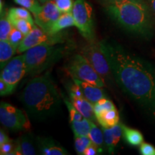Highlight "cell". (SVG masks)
<instances>
[{"mask_svg":"<svg viewBox=\"0 0 155 155\" xmlns=\"http://www.w3.org/2000/svg\"><path fill=\"white\" fill-rule=\"evenodd\" d=\"M149 5H150V9L153 14L155 16V0H149Z\"/></svg>","mask_w":155,"mask_h":155,"instance_id":"cell-36","label":"cell"},{"mask_svg":"<svg viewBox=\"0 0 155 155\" xmlns=\"http://www.w3.org/2000/svg\"><path fill=\"white\" fill-rule=\"evenodd\" d=\"M62 12L59 10L53 0L47 2L42 5L41 10L33 15L35 24L48 32L50 27L59 18Z\"/></svg>","mask_w":155,"mask_h":155,"instance_id":"cell-11","label":"cell"},{"mask_svg":"<svg viewBox=\"0 0 155 155\" xmlns=\"http://www.w3.org/2000/svg\"><path fill=\"white\" fill-rule=\"evenodd\" d=\"M8 17V16H7ZM9 20L10 21V22L12 25V26L14 28H17V30L22 32L23 35L25 36H26L31 30H32V28H34L33 26L30 22H28V20L24 19H19V18H14V17H9Z\"/></svg>","mask_w":155,"mask_h":155,"instance_id":"cell-25","label":"cell"},{"mask_svg":"<svg viewBox=\"0 0 155 155\" xmlns=\"http://www.w3.org/2000/svg\"><path fill=\"white\" fill-rule=\"evenodd\" d=\"M69 96L73 106L82 114L83 117L94 123L97 121L94 113V104L88 101L84 97H78L73 94H69Z\"/></svg>","mask_w":155,"mask_h":155,"instance_id":"cell-16","label":"cell"},{"mask_svg":"<svg viewBox=\"0 0 155 155\" xmlns=\"http://www.w3.org/2000/svg\"><path fill=\"white\" fill-rule=\"evenodd\" d=\"M13 91H14V90L3 79L0 78V95H1V96L10 95L12 94Z\"/></svg>","mask_w":155,"mask_h":155,"instance_id":"cell-33","label":"cell"},{"mask_svg":"<svg viewBox=\"0 0 155 155\" xmlns=\"http://www.w3.org/2000/svg\"><path fill=\"white\" fill-rule=\"evenodd\" d=\"M7 16L14 18L24 19L30 22L33 26L35 25V19L31 16L30 12L25 7H12L7 11Z\"/></svg>","mask_w":155,"mask_h":155,"instance_id":"cell-23","label":"cell"},{"mask_svg":"<svg viewBox=\"0 0 155 155\" xmlns=\"http://www.w3.org/2000/svg\"><path fill=\"white\" fill-rule=\"evenodd\" d=\"M19 5L28 9L33 15L38 14L41 10L42 5L38 0H14Z\"/></svg>","mask_w":155,"mask_h":155,"instance_id":"cell-27","label":"cell"},{"mask_svg":"<svg viewBox=\"0 0 155 155\" xmlns=\"http://www.w3.org/2000/svg\"><path fill=\"white\" fill-rule=\"evenodd\" d=\"M16 147L12 155H35L38 154V149L35 140L31 133H26L21 136L15 142Z\"/></svg>","mask_w":155,"mask_h":155,"instance_id":"cell-12","label":"cell"},{"mask_svg":"<svg viewBox=\"0 0 155 155\" xmlns=\"http://www.w3.org/2000/svg\"><path fill=\"white\" fill-rule=\"evenodd\" d=\"M73 80L80 86L85 98H86L93 104H96L102 98H106V95L102 89L103 88L81 80H78L76 78H73Z\"/></svg>","mask_w":155,"mask_h":155,"instance_id":"cell-15","label":"cell"},{"mask_svg":"<svg viewBox=\"0 0 155 155\" xmlns=\"http://www.w3.org/2000/svg\"><path fill=\"white\" fill-rule=\"evenodd\" d=\"M17 48H15L8 40H0V68L1 70L12 60L17 53Z\"/></svg>","mask_w":155,"mask_h":155,"instance_id":"cell-19","label":"cell"},{"mask_svg":"<svg viewBox=\"0 0 155 155\" xmlns=\"http://www.w3.org/2000/svg\"><path fill=\"white\" fill-rule=\"evenodd\" d=\"M75 26L88 42H95L94 17L91 5L86 0H75L72 9Z\"/></svg>","mask_w":155,"mask_h":155,"instance_id":"cell-6","label":"cell"},{"mask_svg":"<svg viewBox=\"0 0 155 155\" xmlns=\"http://www.w3.org/2000/svg\"><path fill=\"white\" fill-rule=\"evenodd\" d=\"M101 2H103L104 3H106V2H109V1H111V0H101Z\"/></svg>","mask_w":155,"mask_h":155,"instance_id":"cell-38","label":"cell"},{"mask_svg":"<svg viewBox=\"0 0 155 155\" xmlns=\"http://www.w3.org/2000/svg\"><path fill=\"white\" fill-rule=\"evenodd\" d=\"M123 138L129 145L133 147L140 146L144 142V137L140 131L124 125Z\"/></svg>","mask_w":155,"mask_h":155,"instance_id":"cell-20","label":"cell"},{"mask_svg":"<svg viewBox=\"0 0 155 155\" xmlns=\"http://www.w3.org/2000/svg\"><path fill=\"white\" fill-rule=\"evenodd\" d=\"M88 137L91 140L93 144L98 149L101 154H102V152H104V148L105 147L104 133H103V130L97 127L94 122H93L92 124V127L90 132H89Z\"/></svg>","mask_w":155,"mask_h":155,"instance_id":"cell-22","label":"cell"},{"mask_svg":"<svg viewBox=\"0 0 155 155\" xmlns=\"http://www.w3.org/2000/svg\"><path fill=\"white\" fill-rule=\"evenodd\" d=\"M20 101L28 115L38 121L54 116L61 106V95L48 74L29 81L21 93Z\"/></svg>","mask_w":155,"mask_h":155,"instance_id":"cell-2","label":"cell"},{"mask_svg":"<svg viewBox=\"0 0 155 155\" xmlns=\"http://www.w3.org/2000/svg\"><path fill=\"white\" fill-rule=\"evenodd\" d=\"M105 5L108 16L124 30L141 35L152 31V10L144 0H111Z\"/></svg>","mask_w":155,"mask_h":155,"instance_id":"cell-3","label":"cell"},{"mask_svg":"<svg viewBox=\"0 0 155 155\" xmlns=\"http://www.w3.org/2000/svg\"><path fill=\"white\" fill-rule=\"evenodd\" d=\"M12 28V25L7 17V12H6L5 10H3L2 12H1L0 19V40H8Z\"/></svg>","mask_w":155,"mask_h":155,"instance_id":"cell-24","label":"cell"},{"mask_svg":"<svg viewBox=\"0 0 155 155\" xmlns=\"http://www.w3.org/2000/svg\"><path fill=\"white\" fill-rule=\"evenodd\" d=\"M80 53L88 60L105 82H111L112 79H114L111 70L101 50L99 42H88L81 48Z\"/></svg>","mask_w":155,"mask_h":155,"instance_id":"cell-7","label":"cell"},{"mask_svg":"<svg viewBox=\"0 0 155 155\" xmlns=\"http://www.w3.org/2000/svg\"><path fill=\"white\" fill-rule=\"evenodd\" d=\"M66 42V38L63 32L50 34L35 25L25 37L17 50V53H25L30 48L43 44H58Z\"/></svg>","mask_w":155,"mask_h":155,"instance_id":"cell-8","label":"cell"},{"mask_svg":"<svg viewBox=\"0 0 155 155\" xmlns=\"http://www.w3.org/2000/svg\"><path fill=\"white\" fill-rule=\"evenodd\" d=\"M139 150L142 155H155V147L148 143L143 142L140 145Z\"/></svg>","mask_w":155,"mask_h":155,"instance_id":"cell-32","label":"cell"},{"mask_svg":"<svg viewBox=\"0 0 155 155\" xmlns=\"http://www.w3.org/2000/svg\"><path fill=\"white\" fill-rule=\"evenodd\" d=\"M71 49L66 42L43 44L30 48L24 53L27 74L36 75L42 73L62 59Z\"/></svg>","mask_w":155,"mask_h":155,"instance_id":"cell-4","label":"cell"},{"mask_svg":"<svg viewBox=\"0 0 155 155\" xmlns=\"http://www.w3.org/2000/svg\"><path fill=\"white\" fill-rule=\"evenodd\" d=\"M25 37V36L21 31H19L17 28L13 27L12 30L10 34L9 35L8 41L17 49Z\"/></svg>","mask_w":155,"mask_h":155,"instance_id":"cell-29","label":"cell"},{"mask_svg":"<svg viewBox=\"0 0 155 155\" xmlns=\"http://www.w3.org/2000/svg\"><path fill=\"white\" fill-rule=\"evenodd\" d=\"M62 97H63V100L64 103H65L68 109L70 115V121H80V120L83 119L84 117H83V115L80 113V112L78 111L76 108L73 106V104H72V102L71 101V100L67 99V98H65L64 96Z\"/></svg>","mask_w":155,"mask_h":155,"instance_id":"cell-28","label":"cell"},{"mask_svg":"<svg viewBox=\"0 0 155 155\" xmlns=\"http://www.w3.org/2000/svg\"><path fill=\"white\" fill-rule=\"evenodd\" d=\"M97 121L102 127L109 129L119 123V115L116 108L104 110L96 114Z\"/></svg>","mask_w":155,"mask_h":155,"instance_id":"cell-17","label":"cell"},{"mask_svg":"<svg viewBox=\"0 0 155 155\" xmlns=\"http://www.w3.org/2000/svg\"><path fill=\"white\" fill-rule=\"evenodd\" d=\"M9 141H11V139L9 138V137L5 132V131L1 129V131H0V145Z\"/></svg>","mask_w":155,"mask_h":155,"instance_id":"cell-35","label":"cell"},{"mask_svg":"<svg viewBox=\"0 0 155 155\" xmlns=\"http://www.w3.org/2000/svg\"><path fill=\"white\" fill-rule=\"evenodd\" d=\"M114 80L131 99L155 116V69L114 40L99 42Z\"/></svg>","mask_w":155,"mask_h":155,"instance_id":"cell-1","label":"cell"},{"mask_svg":"<svg viewBox=\"0 0 155 155\" xmlns=\"http://www.w3.org/2000/svg\"><path fill=\"white\" fill-rule=\"evenodd\" d=\"M71 122V129L74 134V137L88 136L91 129L93 121L86 118H83L80 121H73Z\"/></svg>","mask_w":155,"mask_h":155,"instance_id":"cell-21","label":"cell"},{"mask_svg":"<svg viewBox=\"0 0 155 155\" xmlns=\"http://www.w3.org/2000/svg\"><path fill=\"white\" fill-rule=\"evenodd\" d=\"M102 130L104 133L105 148L109 154H113L120 139L123 137L124 124L119 122V124L109 129L102 127Z\"/></svg>","mask_w":155,"mask_h":155,"instance_id":"cell-13","label":"cell"},{"mask_svg":"<svg viewBox=\"0 0 155 155\" xmlns=\"http://www.w3.org/2000/svg\"><path fill=\"white\" fill-rule=\"evenodd\" d=\"M62 13L71 12L75 2L73 0H53Z\"/></svg>","mask_w":155,"mask_h":155,"instance_id":"cell-30","label":"cell"},{"mask_svg":"<svg viewBox=\"0 0 155 155\" xmlns=\"http://www.w3.org/2000/svg\"><path fill=\"white\" fill-rule=\"evenodd\" d=\"M100 154L101 153L99 150H98V149L92 143L90 146L87 147L86 150H85L83 155H96Z\"/></svg>","mask_w":155,"mask_h":155,"instance_id":"cell-34","label":"cell"},{"mask_svg":"<svg viewBox=\"0 0 155 155\" xmlns=\"http://www.w3.org/2000/svg\"><path fill=\"white\" fill-rule=\"evenodd\" d=\"M38 151L44 155H66L68 151L51 138L37 137Z\"/></svg>","mask_w":155,"mask_h":155,"instance_id":"cell-14","label":"cell"},{"mask_svg":"<svg viewBox=\"0 0 155 155\" xmlns=\"http://www.w3.org/2000/svg\"><path fill=\"white\" fill-rule=\"evenodd\" d=\"M73 26H75V22L72 12L62 13L59 18L50 27L48 32L50 34H57L62 32V30Z\"/></svg>","mask_w":155,"mask_h":155,"instance_id":"cell-18","label":"cell"},{"mask_svg":"<svg viewBox=\"0 0 155 155\" xmlns=\"http://www.w3.org/2000/svg\"><path fill=\"white\" fill-rule=\"evenodd\" d=\"M68 72L73 78L91 83L101 88L106 86V82L97 73L84 56L81 53L73 56L67 67Z\"/></svg>","mask_w":155,"mask_h":155,"instance_id":"cell-5","label":"cell"},{"mask_svg":"<svg viewBox=\"0 0 155 155\" xmlns=\"http://www.w3.org/2000/svg\"><path fill=\"white\" fill-rule=\"evenodd\" d=\"M16 144L12 141H7L0 145V154L1 155H12L13 151L15 150Z\"/></svg>","mask_w":155,"mask_h":155,"instance_id":"cell-31","label":"cell"},{"mask_svg":"<svg viewBox=\"0 0 155 155\" xmlns=\"http://www.w3.org/2000/svg\"><path fill=\"white\" fill-rule=\"evenodd\" d=\"M75 137V150L78 154L83 155L85 150L88 147L92 144L88 136H83V137Z\"/></svg>","mask_w":155,"mask_h":155,"instance_id":"cell-26","label":"cell"},{"mask_svg":"<svg viewBox=\"0 0 155 155\" xmlns=\"http://www.w3.org/2000/svg\"><path fill=\"white\" fill-rule=\"evenodd\" d=\"M38 1L40 2L41 3L42 5H43V4L46 3V2H48V1H50V0H38Z\"/></svg>","mask_w":155,"mask_h":155,"instance_id":"cell-37","label":"cell"},{"mask_svg":"<svg viewBox=\"0 0 155 155\" xmlns=\"http://www.w3.org/2000/svg\"><path fill=\"white\" fill-rule=\"evenodd\" d=\"M27 74V65L25 55H19L12 60L1 71L0 78L3 79L13 90Z\"/></svg>","mask_w":155,"mask_h":155,"instance_id":"cell-10","label":"cell"},{"mask_svg":"<svg viewBox=\"0 0 155 155\" xmlns=\"http://www.w3.org/2000/svg\"><path fill=\"white\" fill-rule=\"evenodd\" d=\"M0 121L4 127L12 131L30 127V122L24 112L6 102L0 104Z\"/></svg>","mask_w":155,"mask_h":155,"instance_id":"cell-9","label":"cell"}]
</instances>
